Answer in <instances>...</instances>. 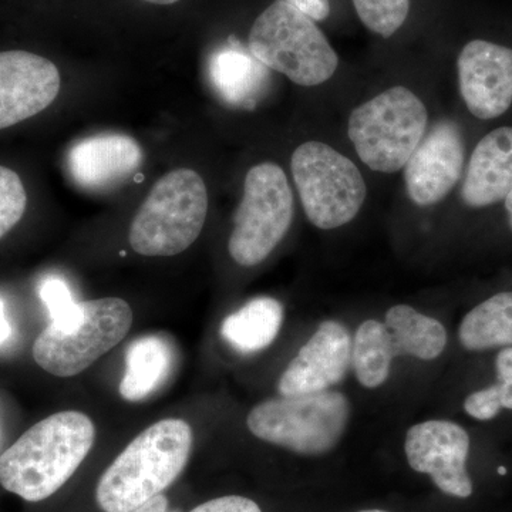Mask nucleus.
Returning <instances> with one entry per match:
<instances>
[{
	"label": "nucleus",
	"instance_id": "13",
	"mask_svg": "<svg viewBox=\"0 0 512 512\" xmlns=\"http://www.w3.org/2000/svg\"><path fill=\"white\" fill-rule=\"evenodd\" d=\"M56 64L35 53H0V130L46 110L60 92Z\"/></svg>",
	"mask_w": 512,
	"mask_h": 512
},
{
	"label": "nucleus",
	"instance_id": "27",
	"mask_svg": "<svg viewBox=\"0 0 512 512\" xmlns=\"http://www.w3.org/2000/svg\"><path fill=\"white\" fill-rule=\"evenodd\" d=\"M497 367V384L495 393L500 399L503 409L512 410V348L501 350L495 360Z\"/></svg>",
	"mask_w": 512,
	"mask_h": 512
},
{
	"label": "nucleus",
	"instance_id": "11",
	"mask_svg": "<svg viewBox=\"0 0 512 512\" xmlns=\"http://www.w3.org/2000/svg\"><path fill=\"white\" fill-rule=\"evenodd\" d=\"M464 141L453 121H439L404 165V183L414 204L429 207L450 194L463 174Z\"/></svg>",
	"mask_w": 512,
	"mask_h": 512
},
{
	"label": "nucleus",
	"instance_id": "6",
	"mask_svg": "<svg viewBox=\"0 0 512 512\" xmlns=\"http://www.w3.org/2000/svg\"><path fill=\"white\" fill-rule=\"evenodd\" d=\"M349 417L348 397L326 390L266 400L251 410L247 424L258 439L303 456H322L338 446Z\"/></svg>",
	"mask_w": 512,
	"mask_h": 512
},
{
	"label": "nucleus",
	"instance_id": "3",
	"mask_svg": "<svg viewBox=\"0 0 512 512\" xmlns=\"http://www.w3.org/2000/svg\"><path fill=\"white\" fill-rule=\"evenodd\" d=\"M249 52L268 69L305 87L328 82L339 66L338 55L315 20L284 0H276L255 20Z\"/></svg>",
	"mask_w": 512,
	"mask_h": 512
},
{
	"label": "nucleus",
	"instance_id": "35",
	"mask_svg": "<svg viewBox=\"0 0 512 512\" xmlns=\"http://www.w3.org/2000/svg\"><path fill=\"white\" fill-rule=\"evenodd\" d=\"M360 512H387L382 510H369V511H360Z\"/></svg>",
	"mask_w": 512,
	"mask_h": 512
},
{
	"label": "nucleus",
	"instance_id": "9",
	"mask_svg": "<svg viewBox=\"0 0 512 512\" xmlns=\"http://www.w3.org/2000/svg\"><path fill=\"white\" fill-rule=\"evenodd\" d=\"M293 194L279 165H255L245 177L244 197L234 217L228 251L241 266L265 261L291 227Z\"/></svg>",
	"mask_w": 512,
	"mask_h": 512
},
{
	"label": "nucleus",
	"instance_id": "34",
	"mask_svg": "<svg viewBox=\"0 0 512 512\" xmlns=\"http://www.w3.org/2000/svg\"><path fill=\"white\" fill-rule=\"evenodd\" d=\"M498 473L503 474V476H504V474H507V468H505V467L498 468Z\"/></svg>",
	"mask_w": 512,
	"mask_h": 512
},
{
	"label": "nucleus",
	"instance_id": "16",
	"mask_svg": "<svg viewBox=\"0 0 512 512\" xmlns=\"http://www.w3.org/2000/svg\"><path fill=\"white\" fill-rule=\"evenodd\" d=\"M511 191L512 127H500L471 154L461 197L468 207L484 208L505 200Z\"/></svg>",
	"mask_w": 512,
	"mask_h": 512
},
{
	"label": "nucleus",
	"instance_id": "4",
	"mask_svg": "<svg viewBox=\"0 0 512 512\" xmlns=\"http://www.w3.org/2000/svg\"><path fill=\"white\" fill-rule=\"evenodd\" d=\"M207 211L201 175L190 168L171 171L154 184L131 222V248L144 256L181 254L200 237Z\"/></svg>",
	"mask_w": 512,
	"mask_h": 512
},
{
	"label": "nucleus",
	"instance_id": "29",
	"mask_svg": "<svg viewBox=\"0 0 512 512\" xmlns=\"http://www.w3.org/2000/svg\"><path fill=\"white\" fill-rule=\"evenodd\" d=\"M292 5L293 8L301 10L306 16H309L315 22L325 20L330 13L329 0H284Z\"/></svg>",
	"mask_w": 512,
	"mask_h": 512
},
{
	"label": "nucleus",
	"instance_id": "31",
	"mask_svg": "<svg viewBox=\"0 0 512 512\" xmlns=\"http://www.w3.org/2000/svg\"><path fill=\"white\" fill-rule=\"evenodd\" d=\"M12 335V328H10L9 320L6 319L5 305L0 301V345L8 342Z\"/></svg>",
	"mask_w": 512,
	"mask_h": 512
},
{
	"label": "nucleus",
	"instance_id": "8",
	"mask_svg": "<svg viewBox=\"0 0 512 512\" xmlns=\"http://www.w3.org/2000/svg\"><path fill=\"white\" fill-rule=\"evenodd\" d=\"M291 170L303 210L315 227H343L359 214L366 200L365 180L335 148L308 141L293 151Z\"/></svg>",
	"mask_w": 512,
	"mask_h": 512
},
{
	"label": "nucleus",
	"instance_id": "5",
	"mask_svg": "<svg viewBox=\"0 0 512 512\" xmlns=\"http://www.w3.org/2000/svg\"><path fill=\"white\" fill-rule=\"evenodd\" d=\"M429 113L406 87L384 90L349 117L348 133L357 156L377 173L402 170L426 134Z\"/></svg>",
	"mask_w": 512,
	"mask_h": 512
},
{
	"label": "nucleus",
	"instance_id": "2",
	"mask_svg": "<svg viewBox=\"0 0 512 512\" xmlns=\"http://www.w3.org/2000/svg\"><path fill=\"white\" fill-rule=\"evenodd\" d=\"M187 421H157L131 441L101 476L96 500L104 512H131L180 477L192 450Z\"/></svg>",
	"mask_w": 512,
	"mask_h": 512
},
{
	"label": "nucleus",
	"instance_id": "10",
	"mask_svg": "<svg viewBox=\"0 0 512 512\" xmlns=\"http://www.w3.org/2000/svg\"><path fill=\"white\" fill-rule=\"evenodd\" d=\"M404 448L410 467L429 474L444 494L457 498L473 494L467 471L470 437L463 427L448 420L424 421L407 431Z\"/></svg>",
	"mask_w": 512,
	"mask_h": 512
},
{
	"label": "nucleus",
	"instance_id": "23",
	"mask_svg": "<svg viewBox=\"0 0 512 512\" xmlns=\"http://www.w3.org/2000/svg\"><path fill=\"white\" fill-rule=\"evenodd\" d=\"M363 25L382 37H392L410 12V0H353Z\"/></svg>",
	"mask_w": 512,
	"mask_h": 512
},
{
	"label": "nucleus",
	"instance_id": "12",
	"mask_svg": "<svg viewBox=\"0 0 512 512\" xmlns=\"http://www.w3.org/2000/svg\"><path fill=\"white\" fill-rule=\"evenodd\" d=\"M458 83L467 109L480 120L503 116L512 104V49L473 40L457 60Z\"/></svg>",
	"mask_w": 512,
	"mask_h": 512
},
{
	"label": "nucleus",
	"instance_id": "21",
	"mask_svg": "<svg viewBox=\"0 0 512 512\" xmlns=\"http://www.w3.org/2000/svg\"><path fill=\"white\" fill-rule=\"evenodd\" d=\"M458 338L468 350L512 346V292L497 293L468 312Z\"/></svg>",
	"mask_w": 512,
	"mask_h": 512
},
{
	"label": "nucleus",
	"instance_id": "26",
	"mask_svg": "<svg viewBox=\"0 0 512 512\" xmlns=\"http://www.w3.org/2000/svg\"><path fill=\"white\" fill-rule=\"evenodd\" d=\"M464 409L474 419L488 421L494 419L503 410V406H501L494 387L490 386L470 394L464 402Z\"/></svg>",
	"mask_w": 512,
	"mask_h": 512
},
{
	"label": "nucleus",
	"instance_id": "14",
	"mask_svg": "<svg viewBox=\"0 0 512 512\" xmlns=\"http://www.w3.org/2000/svg\"><path fill=\"white\" fill-rule=\"evenodd\" d=\"M350 365L352 338L349 330L336 320H325L286 367L279 379V393L303 396L326 392L345 379Z\"/></svg>",
	"mask_w": 512,
	"mask_h": 512
},
{
	"label": "nucleus",
	"instance_id": "24",
	"mask_svg": "<svg viewBox=\"0 0 512 512\" xmlns=\"http://www.w3.org/2000/svg\"><path fill=\"white\" fill-rule=\"evenodd\" d=\"M26 204L28 195L19 175L0 165V238L22 220Z\"/></svg>",
	"mask_w": 512,
	"mask_h": 512
},
{
	"label": "nucleus",
	"instance_id": "20",
	"mask_svg": "<svg viewBox=\"0 0 512 512\" xmlns=\"http://www.w3.org/2000/svg\"><path fill=\"white\" fill-rule=\"evenodd\" d=\"M386 326L392 332L399 355L433 360L447 346V332L439 320L421 315L412 306L396 305L386 313Z\"/></svg>",
	"mask_w": 512,
	"mask_h": 512
},
{
	"label": "nucleus",
	"instance_id": "33",
	"mask_svg": "<svg viewBox=\"0 0 512 512\" xmlns=\"http://www.w3.org/2000/svg\"><path fill=\"white\" fill-rule=\"evenodd\" d=\"M144 2L154 3V5H173V3H177L178 0H144Z\"/></svg>",
	"mask_w": 512,
	"mask_h": 512
},
{
	"label": "nucleus",
	"instance_id": "28",
	"mask_svg": "<svg viewBox=\"0 0 512 512\" xmlns=\"http://www.w3.org/2000/svg\"><path fill=\"white\" fill-rule=\"evenodd\" d=\"M191 512H262L259 505L249 498L239 495L215 498L207 503L198 505Z\"/></svg>",
	"mask_w": 512,
	"mask_h": 512
},
{
	"label": "nucleus",
	"instance_id": "22",
	"mask_svg": "<svg viewBox=\"0 0 512 512\" xmlns=\"http://www.w3.org/2000/svg\"><path fill=\"white\" fill-rule=\"evenodd\" d=\"M399 356L392 332L386 323L370 319L356 330L352 342V365L357 380L367 389L386 382L394 357Z\"/></svg>",
	"mask_w": 512,
	"mask_h": 512
},
{
	"label": "nucleus",
	"instance_id": "18",
	"mask_svg": "<svg viewBox=\"0 0 512 512\" xmlns=\"http://www.w3.org/2000/svg\"><path fill=\"white\" fill-rule=\"evenodd\" d=\"M282 322L284 308L281 303L262 296L227 316L221 325V336L232 349L242 355H252L272 345Z\"/></svg>",
	"mask_w": 512,
	"mask_h": 512
},
{
	"label": "nucleus",
	"instance_id": "32",
	"mask_svg": "<svg viewBox=\"0 0 512 512\" xmlns=\"http://www.w3.org/2000/svg\"><path fill=\"white\" fill-rule=\"evenodd\" d=\"M505 210L508 212V222H510L512 229V191L508 194V197L505 198Z\"/></svg>",
	"mask_w": 512,
	"mask_h": 512
},
{
	"label": "nucleus",
	"instance_id": "1",
	"mask_svg": "<svg viewBox=\"0 0 512 512\" xmlns=\"http://www.w3.org/2000/svg\"><path fill=\"white\" fill-rule=\"evenodd\" d=\"M96 429L80 412L39 421L0 456V484L29 503L57 493L92 450Z\"/></svg>",
	"mask_w": 512,
	"mask_h": 512
},
{
	"label": "nucleus",
	"instance_id": "25",
	"mask_svg": "<svg viewBox=\"0 0 512 512\" xmlns=\"http://www.w3.org/2000/svg\"><path fill=\"white\" fill-rule=\"evenodd\" d=\"M40 298L49 311L52 325L66 326L79 316L80 302L74 301L69 286L62 279H46L40 286Z\"/></svg>",
	"mask_w": 512,
	"mask_h": 512
},
{
	"label": "nucleus",
	"instance_id": "17",
	"mask_svg": "<svg viewBox=\"0 0 512 512\" xmlns=\"http://www.w3.org/2000/svg\"><path fill=\"white\" fill-rule=\"evenodd\" d=\"M174 352L158 335L143 336L128 346L120 394L127 402H140L156 392L170 376Z\"/></svg>",
	"mask_w": 512,
	"mask_h": 512
},
{
	"label": "nucleus",
	"instance_id": "30",
	"mask_svg": "<svg viewBox=\"0 0 512 512\" xmlns=\"http://www.w3.org/2000/svg\"><path fill=\"white\" fill-rule=\"evenodd\" d=\"M131 512H181L170 508L168 498L165 495L160 494L157 497L151 498L146 504L140 505L136 510Z\"/></svg>",
	"mask_w": 512,
	"mask_h": 512
},
{
	"label": "nucleus",
	"instance_id": "7",
	"mask_svg": "<svg viewBox=\"0 0 512 512\" xmlns=\"http://www.w3.org/2000/svg\"><path fill=\"white\" fill-rule=\"evenodd\" d=\"M133 311L120 298L80 302L76 320L66 326H49L33 345V359L50 375H80L97 359L126 338Z\"/></svg>",
	"mask_w": 512,
	"mask_h": 512
},
{
	"label": "nucleus",
	"instance_id": "19",
	"mask_svg": "<svg viewBox=\"0 0 512 512\" xmlns=\"http://www.w3.org/2000/svg\"><path fill=\"white\" fill-rule=\"evenodd\" d=\"M235 45L229 43V47L212 56L211 82L217 93L229 104L252 109L255 96L264 84L265 66Z\"/></svg>",
	"mask_w": 512,
	"mask_h": 512
},
{
	"label": "nucleus",
	"instance_id": "15",
	"mask_svg": "<svg viewBox=\"0 0 512 512\" xmlns=\"http://www.w3.org/2000/svg\"><path fill=\"white\" fill-rule=\"evenodd\" d=\"M143 158V150L134 138L124 134H99L84 138L70 150L67 168L79 187L103 191L136 174Z\"/></svg>",
	"mask_w": 512,
	"mask_h": 512
}]
</instances>
